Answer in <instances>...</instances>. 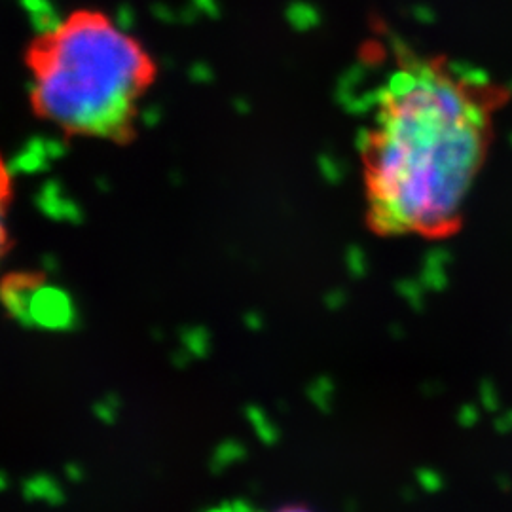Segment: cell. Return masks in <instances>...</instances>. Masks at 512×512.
I'll use <instances>...</instances> for the list:
<instances>
[{"instance_id": "277c9868", "label": "cell", "mask_w": 512, "mask_h": 512, "mask_svg": "<svg viewBox=\"0 0 512 512\" xmlns=\"http://www.w3.org/2000/svg\"><path fill=\"white\" fill-rule=\"evenodd\" d=\"M14 202V181H12V173L8 169V164L4 160V156L0 154V262L8 256L12 249V232H10V207Z\"/></svg>"}, {"instance_id": "6da1fadb", "label": "cell", "mask_w": 512, "mask_h": 512, "mask_svg": "<svg viewBox=\"0 0 512 512\" xmlns=\"http://www.w3.org/2000/svg\"><path fill=\"white\" fill-rule=\"evenodd\" d=\"M509 92L446 57H404L361 137L366 226L380 238L446 239L488 158Z\"/></svg>"}, {"instance_id": "7a4b0ae2", "label": "cell", "mask_w": 512, "mask_h": 512, "mask_svg": "<svg viewBox=\"0 0 512 512\" xmlns=\"http://www.w3.org/2000/svg\"><path fill=\"white\" fill-rule=\"evenodd\" d=\"M29 105L69 137L129 145L158 65L141 40L101 10L78 8L38 33L23 55Z\"/></svg>"}, {"instance_id": "3957f363", "label": "cell", "mask_w": 512, "mask_h": 512, "mask_svg": "<svg viewBox=\"0 0 512 512\" xmlns=\"http://www.w3.org/2000/svg\"><path fill=\"white\" fill-rule=\"evenodd\" d=\"M2 302L25 323L54 327L67 315V300L38 274H16L2 285Z\"/></svg>"}, {"instance_id": "5b68a950", "label": "cell", "mask_w": 512, "mask_h": 512, "mask_svg": "<svg viewBox=\"0 0 512 512\" xmlns=\"http://www.w3.org/2000/svg\"><path fill=\"white\" fill-rule=\"evenodd\" d=\"M268 512H317L310 505H304V503H285L281 507H275L272 511Z\"/></svg>"}]
</instances>
